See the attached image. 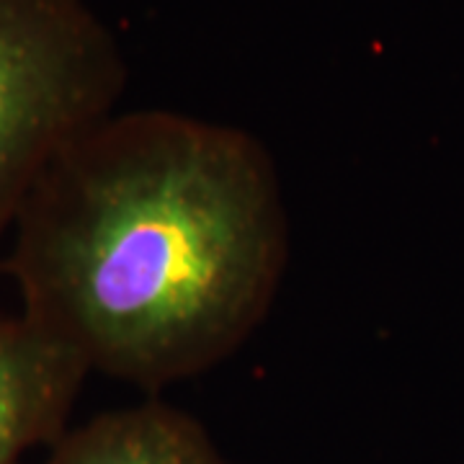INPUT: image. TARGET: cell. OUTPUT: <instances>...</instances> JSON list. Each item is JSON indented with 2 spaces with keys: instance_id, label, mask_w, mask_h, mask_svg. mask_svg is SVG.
Instances as JSON below:
<instances>
[{
  "instance_id": "obj_1",
  "label": "cell",
  "mask_w": 464,
  "mask_h": 464,
  "mask_svg": "<svg viewBox=\"0 0 464 464\" xmlns=\"http://www.w3.org/2000/svg\"><path fill=\"white\" fill-rule=\"evenodd\" d=\"M18 313L91 374L163 390L261 325L289 264V212L256 134L114 111L67 145L11 225Z\"/></svg>"
},
{
  "instance_id": "obj_2",
  "label": "cell",
  "mask_w": 464,
  "mask_h": 464,
  "mask_svg": "<svg viewBox=\"0 0 464 464\" xmlns=\"http://www.w3.org/2000/svg\"><path fill=\"white\" fill-rule=\"evenodd\" d=\"M121 44L88 0H0V235L50 163L119 111Z\"/></svg>"
},
{
  "instance_id": "obj_3",
  "label": "cell",
  "mask_w": 464,
  "mask_h": 464,
  "mask_svg": "<svg viewBox=\"0 0 464 464\" xmlns=\"http://www.w3.org/2000/svg\"><path fill=\"white\" fill-rule=\"evenodd\" d=\"M91 372L21 313H0V464H26L70 426Z\"/></svg>"
},
{
  "instance_id": "obj_4",
  "label": "cell",
  "mask_w": 464,
  "mask_h": 464,
  "mask_svg": "<svg viewBox=\"0 0 464 464\" xmlns=\"http://www.w3.org/2000/svg\"><path fill=\"white\" fill-rule=\"evenodd\" d=\"M34 464H230L194 415L148 400L67 426Z\"/></svg>"
}]
</instances>
